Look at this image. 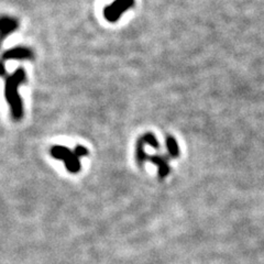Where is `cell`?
Wrapping results in <instances>:
<instances>
[{
  "instance_id": "1",
  "label": "cell",
  "mask_w": 264,
  "mask_h": 264,
  "mask_svg": "<svg viewBox=\"0 0 264 264\" xmlns=\"http://www.w3.org/2000/svg\"><path fill=\"white\" fill-rule=\"evenodd\" d=\"M25 82V72L23 69H18L11 76L6 79L5 96L7 103L10 106V112L12 118L16 121L21 120L23 117L22 100L19 96L18 87L20 84Z\"/></svg>"
},
{
  "instance_id": "2",
  "label": "cell",
  "mask_w": 264,
  "mask_h": 264,
  "mask_svg": "<svg viewBox=\"0 0 264 264\" xmlns=\"http://www.w3.org/2000/svg\"><path fill=\"white\" fill-rule=\"evenodd\" d=\"M51 157L58 161H63L66 170L70 173L76 174L82 168L79 158L75 154L74 151H71L69 148L62 145H54L50 149Z\"/></svg>"
},
{
  "instance_id": "3",
  "label": "cell",
  "mask_w": 264,
  "mask_h": 264,
  "mask_svg": "<svg viewBox=\"0 0 264 264\" xmlns=\"http://www.w3.org/2000/svg\"><path fill=\"white\" fill-rule=\"evenodd\" d=\"M134 5V0H114V2L105 7L104 17L108 22H116L124 12L131 8Z\"/></svg>"
},
{
  "instance_id": "4",
  "label": "cell",
  "mask_w": 264,
  "mask_h": 264,
  "mask_svg": "<svg viewBox=\"0 0 264 264\" xmlns=\"http://www.w3.org/2000/svg\"><path fill=\"white\" fill-rule=\"evenodd\" d=\"M35 58V54L28 49V47L18 46L13 47L11 50L6 51L2 57H0V76L6 75V69H5V62L8 60H33Z\"/></svg>"
},
{
  "instance_id": "5",
  "label": "cell",
  "mask_w": 264,
  "mask_h": 264,
  "mask_svg": "<svg viewBox=\"0 0 264 264\" xmlns=\"http://www.w3.org/2000/svg\"><path fill=\"white\" fill-rule=\"evenodd\" d=\"M146 161H150L158 166L159 176L161 180L165 179L166 176L170 174V166H168L167 160L164 157H158V155H148L146 154Z\"/></svg>"
},
{
  "instance_id": "6",
  "label": "cell",
  "mask_w": 264,
  "mask_h": 264,
  "mask_svg": "<svg viewBox=\"0 0 264 264\" xmlns=\"http://www.w3.org/2000/svg\"><path fill=\"white\" fill-rule=\"evenodd\" d=\"M166 148H167L168 154H170L171 158H178L180 155L179 144L172 135H168V137L166 138Z\"/></svg>"
},
{
  "instance_id": "7",
  "label": "cell",
  "mask_w": 264,
  "mask_h": 264,
  "mask_svg": "<svg viewBox=\"0 0 264 264\" xmlns=\"http://www.w3.org/2000/svg\"><path fill=\"white\" fill-rule=\"evenodd\" d=\"M138 142H139V143H141L142 145L149 144V145L153 146L154 149L160 148V143L158 142L157 138H155L154 134L151 133V132H148V133H144L143 135H141V137L138 140Z\"/></svg>"
},
{
  "instance_id": "8",
  "label": "cell",
  "mask_w": 264,
  "mask_h": 264,
  "mask_svg": "<svg viewBox=\"0 0 264 264\" xmlns=\"http://www.w3.org/2000/svg\"><path fill=\"white\" fill-rule=\"evenodd\" d=\"M74 152H75V154L79 159L83 157H87L88 155V150L83 145H77L75 149H74Z\"/></svg>"
},
{
  "instance_id": "9",
  "label": "cell",
  "mask_w": 264,
  "mask_h": 264,
  "mask_svg": "<svg viewBox=\"0 0 264 264\" xmlns=\"http://www.w3.org/2000/svg\"><path fill=\"white\" fill-rule=\"evenodd\" d=\"M13 18H8V17H3L0 18V32H2V30H4L7 25L10 24L12 22Z\"/></svg>"
}]
</instances>
